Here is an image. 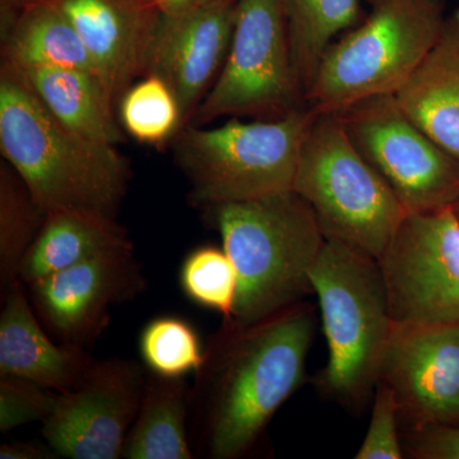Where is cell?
<instances>
[{
  "label": "cell",
  "mask_w": 459,
  "mask_h": 459,
  "mask_svg": "<svg viewBox=\"0 0 459 459\" xmlns=\"http://www.w3.org/2000/svg\"><path fill=\"white\" fill-rule=\"evenodd\" d=\"M316 328L314 309L303 301L253 325L223 322L205 344L190 385L195 457L237 459L252 449L303 385Z\"/></svg>",
  "instance_id": "obj_1"
},
{
  "label": "cell",
  "mask_w": 459,
  "mask_h": 459,
  "mask_svg": "<svg viewBox=\"0 0 459 459\" xmlns=\"http://www.w3.org/2000/svg\"><path fill=\"white\" fill-rule=\"evenodd\" d=\"M0 150L45 211L86 210L117 219L131 180L117 146L72 131L8 65L0 71Z\"/></svg>",
  "instance_id": "obj_2"
},
{
  "label": "cell",
  "mask_w": 459,
  "mask_h": 459,
  "mask_svg": "<svg viewBox=\"0 0 459 459\" xmlns=\"http://www.w3.org/2000/svg\"><path fill=\"white\" fill-rule=\"evenodd\" d=\"M238 273L234 316L249 325L301 301L313 291L312 272L325 238L295 190L207 207Z\"/></svg>",
  "instance_id": "obj_3"
},
{
  "label": "cell",
  "mask_w": 459,
  "mask_h": 459,
  "mask_svg": "<svg viewBox=\"0 0 459 459\" xmlns=\"http://www.w3.org/2000/svg\"><path fill=\"white\" fill-rule=\"evenodd\" d=\"M328 344L325 391L359 403L376 391L394 327L379 261L336 238H325L310 272Z\"/></svg>",
  "instance_id": "obj_4"
},
{
  "label": "cell",
  "mask_w": 459,
  "mask_h": 459,
  "mask_svg": "<svg viewBox=\"0 0 459 459\" xmlns=\"http://www.w3.org/2000/svg\"><path fill=\"white\" fill-rule=\"evenodd\" d=\"M360 25L325 51L309 91L316 114L395 93L433 48L446 22L444 0H368Z\"/></svg>",
  "instance_id": "obj_5"
},
{
  "label": "cell",
  "mask_w": 459,
  "mask_h": 459,
  "mask_svg": "<svg viewBox=\"0 0 459 459\" xmlns=\"http://www.w3.org/2000/svg\"><path fill=\"white\" fill-rule=\"evenodd\" d=\"M316 113L305 105L280 119L231 120L219 128L184 126L175 159L199 207L250 201L292 189Z\"/></svg>",
  "instance_id": "obj_6"
},
{
  "label": "cell",
  "mask_w": 459,
  "mask_h": 459,
  "mask_svg": "<svg viewBox=\"0 0 459 459\" xmlns=\"http://www.w3.org/2000/svg\"><path fill=\"white\" fill-rule=\"evenodd\" d=\"M292 190L312 205L325 238L376 259L407 214L382 175L353 146L338 113L316 114Z\"/></svg>",
  "instance_id": "obj_7"
},
{
  "label": "cell",
  "mask_w": 459,
  "mask_h": 459,
  "mask_svg": "<svg viewBox=\"0 0 459 459\" xmlns=\"http://www.w3.org/2000/svg\"><path fill=\"white\" fill-rule=\"evenodd\" d=\"M296 81L283 0H238L228 56L195 122L228 115L280 119L305 107Z\"/></svg>",
  "instance_id": "obj_8"
},
{
  "label": "cell",
  "mask_w": 459,
  "mask_h": 459,
  "mask_svg": "<svg viewBox=\"0 0 459 459\" xmlns=\"http://www.w3.org/2000/svg\"><path fill=\"white\" fill-rule=\"evenodd\" d=\"M353 146L388 183L407 214L459 202V160L398 107L394 93L361 100L341 111Z\"/></svg>",
  "instance_id": "obj_9"
},
{
  "label": "cell",
  "mask_w": 459,
  "mask_h": 459,
  "mask_svg": "<svg viewBox=\"0 0 459 459\" xmlns=\"http://www.w3.org/2000/svg\"><path fill=\"white\" fill-rule=\"evenodd\" d=\"M394 323H459V217L406 214L379 259Z\"/></svg>",
  "instance_id": "obj_10"
},
{
  "label": "cell",
  "mask_w": 459,
  "mask_h": 459,
  "mask_svg": "<svg viewBox=\"0 0 459 459\" xmlns=\"http://www.w3.org/2000/svg\"><path fill=\"white\" fill-rule=\"evenodd\" d=\"M148 370L133 359L95 360L81 382L60 394L42 422L45 443L57 457L119 459L140 412Z\"/></svg>",
  "instance_id": "obj_11"
},
{
  "label": "cell",
  "mask_w": 459,
  "mask_h": 459,
  "mask_svg": "<svg viewBox=\"0 0 459 459\" xmlns=\"http://www.w3.org/2000/svg\"><path fill=\"white\" fill-rule=\"evenodd\" d=\"M42 325L59 342L89 347L111 320V309L146 291L133 244L99 255L26 285Z\"/></svg>",
  "instance_id": "obj_12"
},
{
  "label": "cell",
  "mask_w": 459,
  "mask_h": 459,
  "mask_svg": "<svg viewBox=\"0 0 459 459\" xmlns=\"http://www.w3.org/2000/svg\"><path fill=\"white\" fill-rule=\"evenodd\" d=\"M379 380L410 428L459 425V323H394Z\"/></svg>",
  "instance_id": "obj_13"
},
{
  "label": "cell",
  "mask_w": 459,
  "mask_h": 459,
  "mask_svg": "<svg viewBox=\"0 0 459 459\" xmlns=\"http://www.w3.org/2000/svg\"><path fill=\"white\" fill-rule=\"evenodd\" d=\"M237 2L198 3L160 20L146 74H155L170 86L186 123L228 56Z\"/></svg>",
  "instance_id": "obj_14"
},
{
  "label": "cell",
  "mask_w": 459,
  "mask_h": 459,
  "mask_svg": "<svg viewBox=\"0 0 459 459\" xmlns=\"http://www.w3.org/2000/svg\"><path fill=\"white\" fill-rule=\"evenodd\" d=\"M72 23L117 100L146 74L162 13L153 0H47Z\"/></svg>",
  "instance_id": "obj_15"
},
{
  "label": "cell",
  "mask_w": 459,
  "mask_h": 459,
  "mask_svg": "<svg viewBox=\"0 0 459 459\" xmlns=\"http://www.w3.org/2000/svg\"><path fill=\"white\" fill-rule=\"evenodd\" d=\"M0 377H23L68 394L93 360L87 347L54 342L18 279L0 295Z\"/></svg>",
  "instance_id": "obj_16"
},
{
  "label": "cell",
  "mask_w": 459,
  "mask_h": 459,
  "mask_svg": "<svg viewBox=\"0 0 459 459\" xmlns=\"http://www.w3.org/2000/svg\"><path fill=\"white\" fill-rule=\"evenodd\" d=\"M394 95L407 117L459 160V7L446 16L433 48Z\"/></svg>",
  "instance_id": "obj_17"
},
{
  "label": "cell",
  "mask_w": 459,
  "mask_h": 459,
  "mask_svg": "<svg viewBox=\"0 0 459 459\" xmlns=\"http://www.w3.org/2000/svg\"><path fill=\"white\" fill-rule=\"evenodd\" d=\"M9 68L72 131L110 146L124 141L114 117L113 93L98 74L74 68Z\"/></svg>",
  "instance_id": "obj_18"
},
{
  "label": "cell",
  "mask_w": 459,
  "mask_h": 459,
  "mask_svg": "<svg viewBox=\"0 0 459 459\" xmlns=\"http://www.w3.org/2000/svg\"><path fill=\"white\" fill-rule=\"evenodd\" d=\"M126 244H132L128 231L108 214L86 210L48 211L18 277L30 285L110 247Z\"/></svg>",
  "instance_id": "obj_19"
},
{
  "label": "cell",
  "mask_w": 459,
  "mask_h": 459,
  "mask_svg": "<svg viewBox=\"0 0 459 459\" xmlns=\"http://www.w3.org/2000/svg\"><path fill=\"white\" fill-rule=\"evenodd\" d=\"M190 385L186 377L148 370L140 412L126 435L124 459H193L189 435Z\"/></svg>",
  "instance_id": "obj_20"
},
{
  "label": "cell",
  "mask_w": 459,
  "mask_h": 459,
  "mask_svg": "<svg viewBox=\"0 0 459 459\" xmlns=\"http://www.w3.org/2000/svg\"><path fill=\"white\" fill-rule=\"evenodd\" d=\"M2 56L3 65L13 68H74L100 77L74 27L47 0L27 3L2 38Z\"/></svg>",
  "instance_id": "obj_21"
},
{
  "label": "cell",
  "mask_w": 459,
  "mask_h": 459,
  "mask_svg": "<svg viewBox=\"0 0 459 459\" xmlns=\"http://www.w3.org/2000/svg\"><path fill=\"white\" fill-rule=\"evenodd\" d=\"M283 5L292 65L305 100L334 36L360 23V0H283Z\"/></svg>",
  "instance_id": "obj_22"
},
{
  "label": "cell",
  "mask_w": 459,
  "mask_h": 459,
  "mask_svg": "<svg viewBox=\"0 0 459 459\" xmlns=\"http://www.w3.org/2000/svg\"><path fill=\"white\" fill-rule=\"evenodd\" d=\"M47 211L33 197L22 178L0 164V295L20 279L26 253L47 220Z\"/></svg>",
  "instance_id": "obj_23"
},
{
  "label": "cell",
  "mask_w": 459,
  "mask_h": 459,
  "mask_svg": "<svg viewBox=\"0 0 459 459\" xmlns=\"http://www.w3.org/2000/svg\"><path fill=\"white\" fill-rule=\"evenodd\" d=\"M120 120L129 135L147 144L164 143L186 126L174 91L155 74L126 91Z\"/></svg>",
  "instance_id": "obj_24"
},
{
  "label": "cell",
  "mask_w": 459,
  "mask_h": 459,
  "mask_svg": "<svg viewBox=\"0 0 459 459\" xmlns=\"http://www.w3.org/2000/svg\"><path fill=\"white\" fill-rule=\"evenodd\" d=\"M140 351L147 370L171 377L195 374L204 358L197 331L177 316L151 320L142 331Z\"/></svg>",
  "instance_id": "obj_25"
},
{
  "label": "cell",
  "mask_w": 459,
  "mask_h": 459,
  "mask_svg": "<svg viewBox=\"0 0 459 459\" xmlns=\"http://www.w3.org/2000/svg\"><path fill=\"white\" fill-rule=\"evenodd\" d=\"M180 285L190 300L221 313L223 320L234 316L238 298V273L223 247H199L184 259Z\"/></svg>",
  "instance_id": "obj_26"
},
{
  "label": "cell",
  "mask_w": 459,
  "mask_h": 459,
  "mask_svg": "<svg viewBox=\"0 0 459 459\" xmlns=\"http://www.w3.org/2000/svg\"><path fill=\"white\" fill-rule=\"evenodd\" d=\"M60 394L23 377H0V433L49 418Z\"/></svg>",
  "instance_id": "obj_27"
},
{
  "label": "cell",
  "mask_w": 459,
  "mask_h": 459,
  "mask_svg": "<svg viewBox=\"0 0 459 459\" xmlns=\"http://www.w3.org/2000/svg\"><path fill=\"white\" fill-rule=\"evenodd\" d=\"M400 407L394 391L379 380L374 391L373 413L364 442L356 452V459L403 458L400 431Z\"/></svg>",
  "instance_id": "obj_28"
},
{
  "label": "cell",
  "mask_w": 459,
  "mask_h": 459,
  "mask_svg": "<svg viewBox=\"0 0 459 459\" xmlns=\"http://www.w3.org/2000/svg\"><path fill=\"white\" fill-rule=\"evenodd\" d=\"M407 449L412 457L420 459H459V425L410 428Z\"/></svg>",
  "instance_id": "obj_29"
},
{
  "label": "cell",
  "mask_w": 459,
  "mask_h": 459,
  "mask_svg": "<svg viewBox=\"0 0 459 459\" xmlns=\"http://www.w3.org/2000/svg\"><path fill=\"white\" fill-rule=\"evenodd\" d=\"M2 459H53L57 458L49 446H42L31 442L5 443L0 446Z\"/></svg>",
  "instance_id": "obj_30"
},
{
  "label": "cell",
  "mask_w": 459,
  "mask_h": 459,
  "mask_svg": "<svg viewBox=\"0 0 459 459\" xmlns=\"http://www.w3.org/2000/svg\"><path fill=\"white\" fill-rule=\"evenodd\" d=\"M30 0H0V36L4 38Z\"/></svg>",
  "instance_id": "obj_31"
},
{
  "label": "cell",
  "mask_w": 459,
  "mask_h": 459,
  "mask_svg": "<svg viewBox=\"0 0 459 459\" xmlns=\"http://www.w3.org/2000/svg\"><path fill=\"white\" fill-rule=\"evenodd\" d=\"M162 16H177L198 4V0H153Z\"/></svg>",
  "instance_id": "obj_32"
},
{
  "label": "cell",
  "mask_w": 459,
  "mask_h": 459,
  "mask_svg": "<svg viewBox=\"0 0 459 459\" xmlns=\"http://www.w3.org/2000/svg\"><path fill=\"white\" fill-rule=\"evenodd\" d=\"M220 2V0H198V3ZM230 2H237V0H230Z\"/></svg>",
  "instance_id": "obj_33"
},
{
  "label": "cell",
  "mask_w": 459,
  "mask_h": 459,
  "mask_svg": "<svg viewBox=\"0 0 459 459\" xmlns=\"http://www.w3.org/2000/svg\"><path fill=\"white\" fill-rule=\"evenodd\" d=\"M453 210H455V214L459 217V202L457 204L453 205Z\"/></svg>",
  "instance_id": "obj_34"
}]
</instances>
